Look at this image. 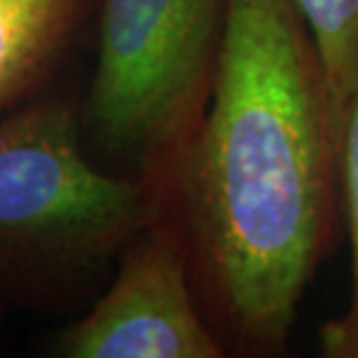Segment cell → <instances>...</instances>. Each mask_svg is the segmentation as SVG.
I'll return each instance as SVG.
<instances>
[{"instance_id":"6da1fadb","label":"cell","mask_w":358,"mask_h":358,"mask_svg":"<svg viewBox=\"0 0 358 358\" xmlns=\"http://www.w3.org/2000/svg\"><path fill=\"white\" fill-rule=\"evenodd\" d=\"M182 152L226 333L252 354H284L342 210L324 80L291 0H228L210 98Z\"/></svg>"},{"instance_id":"7a4b0ae2","label":"cell","mask_w":358,"mask_h":358,"mask_svg":"<svg viewBox=\"0 0 358 358\" xmlns=\"http://www.w3.org/2000/svg\"><path fill=\"white\" fill-rule=\"evenodd\" d=\"M228 0H103L89 112L112 147L175 156L212 91Z\"/></svg>"},{"instance_id":"3957f363","label":"cell","mask_w":358,"mask_h":358,"mask_svg":"<svg viewBox=\"0 0 358 358\" xmlns=\"http://www.w3.org/2000/svg\"><path fill=\"white\" fill-rule=\"evenodd\" d=\"M145 217L142 186L91 166L63 105H33L0 126V247L98 245Z\"/></svg>"},{"instance_id":"277c9868","label":"cell","mask_w":358,"mask_h":358,"mask_svg":"<svg viewBox=\"0 0 358 358\" xmlns=\"http://www.w3.org/2000/svg\"><path fill=\"white\" fill-rule=\"evenodd\" d=\"M73 358H221L224 342L193 298L186 259L170 231H156L126 256L112 286L63 335Z\"/></svg>"},{"instance_id":"5b68a950","label":"cell","mask_w":358,"mask_h":358,"mask_svg":"<svg viewBox=\"0 0 358 358\" xmlns=\"http://www.w3.org/2000/svg\"><path fill=\"white\" fill-rule=\"evenodd\" d=\"M82 0H0V105L19 96L68 35Z\"/></svg>"},{"instance_id":"8992f818","label":"cell","mask_w":358,"mask_h":358,"mask_svg":"<svg viewBox=\"0 0 358 358\" xmlns=\"http://www.w3.org/2000/svg\"><path fill=\"white\" fill-rule=\"evenodd\" d=\"M317 54L328 119L342 142L349 112L358 98V0H291Z\"/></svg>"},{"instance_id":"52a82bcc","label":"cell","mask_w":358,"mask_h":358,"mask_svg":"<svg viewBox=\"0 0 358 358\" xmlns=\"http://www.w3.org/2000/svg\"><path fill=\"white\" fill-rule=\"evenodd\" d=\"M340 203L352 245V293L345 312L319 331V349L326 358H358V98L340 142Z\"/></svg>"}]
</instances>
